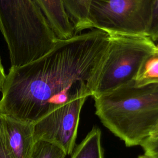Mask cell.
<instances>
[{"label":"cell","instance_id":"7c38bea8","mask_svg":"<svg viewBox=\"0 0 158 158\" xmlns=\"http://www.w3.org/2000/svg\"><path fill=\"white\" fill-rule=\"evenodd\" d=\"M66 154L58 145L43 139L35 141L30 158H65Z\"/></svg>","mask_w":158,"mask_h":158},{"label":"cell","instance_id":"ac0fdd59","mask_svg":"<svg viewBox=\"0 0 158 158\" xmlns=\"http://www.w3.org/2000/svg\"><path fill=\"white\" fill-rule=\"evenodd\" d=\"M138 158H152V157H149V156H148L144 154V155H141V156H139Z\"/></svg>","mask_w":158,"mask_h":158},{"label":"cell","instance_id":"5b68a950","mask_svg":"<svg viewBox=\"0 0 158 158\" xmlns=\"http://www.w3.org/2000/svg\"><path fill=\"white\" fill-rule=\"evenodd\" d=\"M154 0H91V29L148 36Z\"/></svg>","mask_w":158,"mask_h":158},{"label":"cell","instance_id":"8fae6325","mask_svg":"<svg viewBox=\"0 0 158 158\" xmlns=\"http://www.w3.org/2000/svg\"><path fill=\"white\" fill-rule=\"evenodd\" d=\"M133 80L139 86L158 83V51L149 54L144 59Z\"/></svg>","mask_w":158,"mask_h":158},{"label":"cell","instance_id":"9c48e42d","mask_svg":"<svg viewBox=\"0 0 158 158\" xmlns=\"http://www.w3.org/2000/svg\"><path fill=\"white\" fill-rule=\"evenodd\" d=\"M91 0H62L75 34L91 30L89 10Z\"/></svg>","mask_w":158,"mask_h":158},{"label":"cell","instance_id":"7a4b0ae2","mask_svg":"<svg viewBox=\"0 0 158 158\" xmlns=\"http://www.w3.org/2000/svg\"><path fill=\"white\" fill-rule=\"evenodd\" d=\"M93 99L96 115L128 147L141 145L158 123V83L133 80Z\"/></svg>","mask_w":158,"mask_h":158},{"label":"cell","instance_id":"8992f818","mask_svg":"<svg viewBox=\"0 0 158 158\" xmlns=\"http://www.w3.org/2000/svg\"><path fill=\"white\" fill-rule=\"evenodd\" d=\"M89 96L85 82L78 83L67 101L53 106L44 116L33 124L35 140L53 143L60 146L66 155L71 154L75 144L80 112Z\"/></svg>","mask_w":158,"mask_h":158},{"label":"cell","instance_id":"30bf717a","mask_svg":"<svg viewBox=\"0 0 158 158\" xmlns=\"http://www.w3.org/2000/svg\"><path fill=\"white\" fill-rule=\"evenodd\" d=\"M71 158H103L101 132L94 127L72 152Z\"/></svg>","mask_w":158,"mask_h":158},{"label":"cell","instance_id":"ba28073f","mask_svg":"<svg viewBox=\"0 0 158 158\" xmlns=\"http://www.w3.org/2000/svg\"><path fill=\"white\" fill-rule=\"evenodd\" d=\"M33 1L44 14L57 39H68L75 34L62 0Z\"/></svg>","mask_w":158,"mask_h":158},{"label":"cell","instance_id":"52a82bcc","mask_svg":"<svg viewBox=\"0 0 158 158\" xmlns=\"http://www.w3.org/2000/svg\"><path fill=\"white\" fill-rule=\"evenodd\" d=\"M0 135L9 158H30L35 142L33 125L0 114Z\"/></svg>","mask_w":158,"mask_h":158},{"label":"cell","instance_id":"e0dca14e","mask_svg":"<svg viewBox=\"0 0 158 158\" xmlns=\"http://www.w3.org/2000/svg\"><path fill=\"white\" fill-rule=\"evenodd\" d=\"M156 137H158V123L157 124V125L155 127V128L151 132L149 138H154Z\"/></svg>","mask_w":158,"mask_h":158},{"label":"cell","instance_id":"277c9868","mask_svg":"<svg viewBox=\"0 0 158 158\" xmlns=\"http://www.w3.org/2000/svg\"><path fill=\"white\" fill-rule=\"evenodd\" d=\"M108 35L107 46L85 82L93 98L133 81L144 59L158 51L146 35Z\"/></svg>","mask_w":158,"mask_h":158},{"label":"cell","instance_id":"4fadbf2b","mask_svg":"<svg viewBox=\"0 0 158 158\" xmlns=\"http://www.w3.org/2000/svg\"><path fill=\"white\" fill-rule=\"evenodd\" d=\"M148 36L154 42L158 39V0L153 1Z\"/></svg>","mask_w":158,"mask_h":158},{"label":"cell","instance_id":"d6986e66","mask_svg":"<svg viewBox=\"0 0 158 158\" xmlns=\"http://www.w3.org/2000/svg\"><path fill=\"white\" fill-rule=\"evenodd\" d=\"M155 43H156V45L158 46V39L155 41Z\"/></svg>","mask_w":158,"mask_h":158},{"label":"cell","instance_id":"2e32d148","mask_svg":"<svg viewBox=\"0 0 158 158\" xmlns=\"http://www.w3.org/2000/svg\"><path fill=\"white\" fill-rule=\"evenodd\" d=\"M0 158H9V157L8 156L4 146L3 145L1 135H0Z\"/></svg>","mask_w":158,"mask_h":158},{"label":"cell","instance_id":"9a60e30c","mask_svg":"<svg viewBox=\"0 0 158 158\" xmlns=\"http://www.w3.org/2000/svg\"><path fill=\"white\" fill-rule=\"evenodd\" d=\"M7 74L5 73L4 67L2 64V60L0 56V91H2V87L4 86Z\"/></svg>","mask_w":158,"mask_h":158},{"label":"cell","instance_id":"5bb4252c","mask_svg":"<svg viewBox=\"0 0 158 158\" xmlns=\"http://www.w3.org/2000/svg\"><path fill=\"white\" fill-rule=\"evenodd\" d=\"M140 146L143 148L146 155L152 158H158V137L148 138Z\"/></svg>","mask_w":158,"mask_h":158},{"label":"cell","instance_id":"3957f363","mask_svg":"<svg viewBox=\"0 0 158 158\" xmlns=\"http://www.w3.org/2000/svg\"><path fill=\"white\" fill-rule=\"evenodd\" d=\"M0 31L10 66L30 62L48 52L57 38L33 0H0Z\"/></svg>","mask_w":158,"mask_h":158},{"label":"cell","instance_id":"6da1fadb","mask_svg":"<svg viewBox=\"0 0 158 158\" xmlns=\"http://www.w3.org/2000/svg\"><path fill=\"white\" fill-rule=\"evenodd\" d=\"M106 32L91 29L57 40L41 57L19 66H10L2 87L0 114L36 123L53 105L62 91L86 82L103 54Z\"/></svg>","mask_w":158,"mask_h":158}]
</instances>
